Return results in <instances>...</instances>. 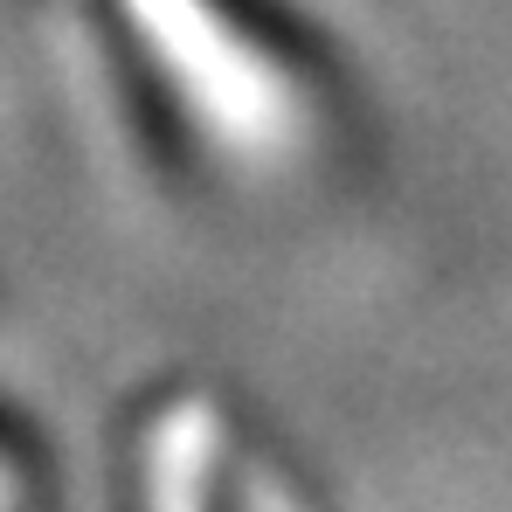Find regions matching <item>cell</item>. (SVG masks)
Listing matches in <instances>:
<instances>
[{"mask_svg": "<svg viewBox=\"0 0 512 512\" xmlns=\"http://www.w3.org/2000/svg\"><path fill=\"white\" fill-rule=\"evenodd\" d=\"M153 132L222 187H284L326 153L333 97L263 0H90Z\"/></svg>", "mask_w": 512, "mask_h": 512, "instance_id": "obj_1", "label": "cell"}]
</instances>
